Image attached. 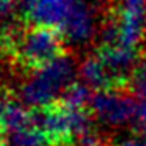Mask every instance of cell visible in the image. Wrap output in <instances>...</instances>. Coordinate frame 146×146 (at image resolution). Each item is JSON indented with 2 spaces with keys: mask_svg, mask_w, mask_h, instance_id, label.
<instances>
[{
  "mask_svg": "<svg viewBox=\"0 0 146 146\" xmlns=\"http://www.w3.org/2000/svg\"><path fill=\"white\" fill-rule=\"evenodd\" d=\"M131 89L136 99L146 97V58L139 61L131 74Z\"/></svg>",
  "mask_w": 146,
  "mask_h": 146,
  "instance_id": "11",
  "label": "cell"
},
{
  "mask_svg": "<svg viewBox=\"0 0 146 146\" xmlns=\"http://www.w3.org/2000/svg\"><path fill=\"white\" fill-rule=\"evenodd\" d=\"M0 133H2V131H0ZM0 146H3V145H2V139H0Z\"/></svg>",
  "mask_w": 146,
  "mask_h": 146,
  "instance_id": "14",
  "label": "cell"
},
{
  "mask_svg": "<svg viewBox=\"0 0 146 146\" xmlns=\"http://www.w3.org/2000/svg\"><path fill=\"white\" fill-rule=\"evenodd\" d=\"M59 35L69 43L82 44L87 43L95 33V18L90 7L82 0H76L66 20L59 27Z\"/></svg>",
  "mask_w": 146,
  "mask_h": 146,
  "instance_id": "5",
  "label": "cell"
},
{
  "mask_svg": "<svg viewBox=\"0 0 146 146\" xmlns=\"http://www.w3.org/2000/svg\"><path fill=\"white\" fill-rule=\"evenodd\" d=\"M76 61L69 54H61L44 66L35 69L20 87L21 104L33 108H43L58 102L61 94L72 84Z\"/></svg>",
  "mask_w": 146,
  "mask_h": 146,
  "instance_id": "2",
  "label": "cell"
},
{
  "mask_svg": "<svg viewBox=\"0 0 146 146\" xmlns=\"http://www.w3.org/2000/svg\"><path fill=\"white\" fill-rule=\"evenodd\" d=\"M76 0H21V8L35 25L59 30Z\"/></svg>",
  "mask_w": 146,
  "mask_h": 146,
  "instance_id": "4",
  "label": "cell"
},
{
  "mask_svg": "<svg viewBox=\"0 0 146 146\" xmlns=\"http://www.w3.org/2000/svg\"><path fill=\"white\" fill-rule=\"evenodd\" d=\"M3 146H10V145H3Z\"/></svg>",
  "mask_w": 146,
  "mask_h": 146,
  "instance_id": "15",
  "label": "cell"
},
{
  "mask_svg": "<svg viewBox=\"0 0 146 146\" xmlns=\"http://www.w3.org/2000/svg\"><path fill=\"white\" fill-rule=\"evenodd\" d=\"M8 145L10 146H46L48 141L44 135L35 125L25 126L21 130L7 133Z\"/></svg>",
  "mask_w": 146,
  "mask_h": 146,
  "instance_id": "10",
  "label": "cell"
},
{
  "mask_svg": "<svg viewBox=\"0 0 146 146\" xmlns=\"http://www.w3.org/2000/svg\"><path fill=\"white\" fill-rule=\"evenodd\" d=\"M138 99L126 87L97 90L90 102V112L108 126H125L136 117Z\"/></svg>",
  "mask_w": 146,
  "mask_h": 146,
  "instance_id": "3",
  "label": "cell"
},
{
  "mask_svg": "<svg viewBox=\"0 0 146 146\" xmlns=\"http://www.w3.org/2000/svg\"><path fill=\"white\" fill-rule=\"evenodd\" d=\"M30 125H33V113L28 112L21 104L10 100L7 110H5V115L2 118V131L12 133Z\"/></svg>",
  "mask_w": 146,
  "mask_h": 146,
  "instance_id": "8",
  "label": "cell"
},
{
  "mask_svg": "<svg viewBox=\"0 0 146 146\" xmlns=\"http://www.w3.org/2000/svg\"><path fill=\"white\" fill-rule=\"evenodd\" d=\"M0 48L12 53L17 64L31 71L64 54V41L59 31L40 25L0 35Z\"/></svg>",
  "mask_w": 146,
  "mask_h": 146,
  "instance_id": "1",
  "label": "cell"
},
{
  "mask_svg": "<svg viewBox=\"0 0 146 146\" xmlns=\"http://www.w3.org/2000/svg\"><path fill=\"white\" fill-rule=\"evenodd\" d=\"M79 76L82 79V84H86L90 89L95 90H105L113 87H125L120 82L112 71L107 67V64L102 61L99 54L87 56L79 66Z\"/></svg>",
  "mask_w": 146,
  "mask_h": 146,
  "instance_id": "7",
  "label": "cell"
},
{
  "mask_svg": "<svg viewBox=\"0 0 146 146\" xmlns=\"http://www.w3.org/2000/svg\"><path fill=\"white\" fill-rule=\"evenodd\" d=\"M92 97L94 95L90 94V87H87L86 84H80V82H72L61 94L58 104L71 110H80V108H86L87 105H90Z\"/></svg>",
  "mask_w": 146,
  "mask_h": 146,
  "instance_id": "9",
  "label": "cell"
},
{
  "mask_svg": "<svg viewBox=\"0 0 146 146\" xmlns=\"http://www.w3.org/2000/svg\"><path fill=\"white\" fill-rule=\"evenodd\" d=\"M8 104H10V100L5 94L0 92V131H2V118H3V115H5V110H7Z\"/></svg>",
  "mask_w": 146,
  "mask_h": 146,
  "instance_id": "12",
  "label": "cell"
},
{
  "mask_svg": "<svg viewBox=\"0 0 146 146\" xmlns=\"http://www.w3.org/2000/svg\"><path fill=\"white\" fill-rule=\"evenodd\" d=\"M99 56L112 71V74L125 86V79L133 74L136 67L138 51L136 48H128L123 44H113V46H100Z\"/></svg>",
  "mask_w": 146,
  "mask_h": 146,
  "instance_id": "6",
  "label": "cell"
},
{
  "mask_svg": "<svg viewBox=\"0 0 146 146\" xmlns=\"http://www.w3.org/2000/svg\"><path fill=\"white\" fill-rule=\"evenodd\" d=\"M117 146H146L145 143H141V141H136V139H126L123 143H120Z\"/></svg>",
  "mask_w": 146,
  "mask_h": 146,
  "instance_id": "13",
  "label": "cell"
}]
</instances>
